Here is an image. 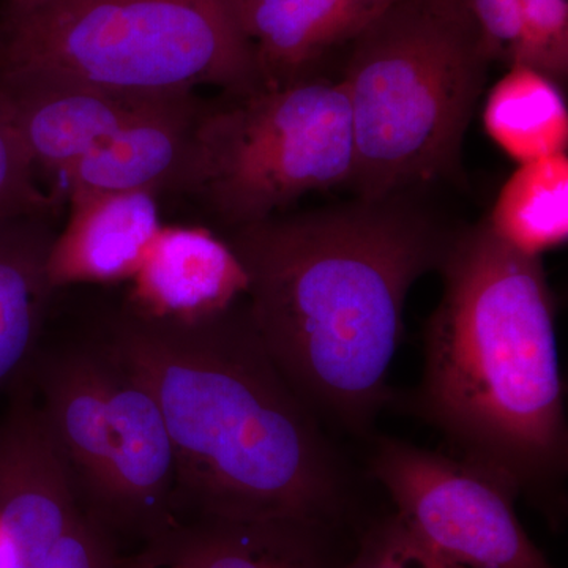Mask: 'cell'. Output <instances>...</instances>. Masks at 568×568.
Segmentation results:
<instances>
[{
	"label": "cell",
	"instance_id": "cell-4",
	"mask_svg": "<svg viewBox=\"0 0 568 568\" xmlns=\"http://www.w3.org/2000/svg\"><path fill=\"white\" fill-rule=\"evenodd\" d=\"M347 183L381 200L457 174L491 67L465 0H386L349 43Z\"/></svg>",
	"mask_w": 568,
	"mask_h": 568
},
{
	"label": "cell",
	"instance_id": "cell-20",
	"mask_svg": "<svg viewBox=\"0 0 568 568\" xmlns=\"http://www.w3.org/2000/svg\"><path fill=\"white\" fill-rule=\"evenodd\" d=\"M61 203L44 193L9 106L0 93V222L28 215H52Z\"/></svg>",
	"mask_w": 568,
	"mask_h": 568
},
{
	"label": "cell",
	"instance_id": "cell-8",
	"mask_svg": "<svg viewBox=\"0 0 568 568\" xmlns=\"http://www.w3.org/2000/svg\"><path fill=\"white\" fill-rule=\"evenodd\" d=\"M369 470L398 521L440 558L469 568H552L515 511L518 489L462 457L379 436Z\"/></svg>",
	"mask_w": 568,
	"mask_h": 568
},
{
	"label": "cell",
	"instance_id": "cell-6",
	"mask_svg": "<svg viewBox=\"0 0 568 568\" xmlns=\"http://www.w3.org/2000/svg\"><path fill=\"white\" fill-rule=\"evenodd\" d=\"M354 141L342 81L306 78L205 100L190 197L230 231L306 193L347 185Z\"/></svg>",
	"mask_w": 568,
	"mask_h": 568
},
{
	"label": "cell",
	"instance_id": "cell-15",
	"mask_svg": "<svg viewBox=\"0 0 568 568\" xmlns=\"http://www.w3.org/2000/svg\"><path fill=\"white\" fill-rule=\"evenodd\" d=\"M294 521L197 518L168 526L151 549L174 568H323L310 530Z\"/></svg>",
	"mask_w": 568,
	"mask_h": 568
},
{
	"label": "cell",
	"instance_id": "cell-24",
	"mask_svg": "<svg viewBox=\"0 0 568 568\" xmlns=\"http://www.w3.org/2000/svg\"><path fill=\"white\" fill-rule=\"evenodd\" d=\"M376 2H383V0H376Z\"/></svg>",
	"mask_w": 568,
	"mask_h": 568
},
{
	"label": "cell",
	"instance_id": "cell-7",
	"mask_svg": "<svg viewBox=\"0 0 568 568\" xmlns=\"http://www.w3.org/2000/svg\"><path fill=\"white\" fill-rule=\"evenodd\" d=\"M36 399L85 506L106 526L171 525L178 467L162 410L108 343L37 366Z\"/></svg>",
	"mask_w": 568,
	"mask_h": 568
},
{
	"label": "cell",
	"instance_id": "cell-13",
	"mask_svg": "<svg viewBox=\"0 0 568 568\" xmlns=\"http://www.w3.org/2000/svg\"><path fill=\"white\" fill-rule=\"evenodd\" d=\"M160 197L100 193L70 197L69 220L48 253L52 291L73 284L132 280L162 230Z\"/></svg>",
	"mask_w": 568,
	"mask_h": 568
},
{
	"label": "cell",
	"instance_id": "cell-3",
	"mask_svg": "<svg viewBox=\"0 0 568 568\" xmlns=\"http://www.w3.org/2000/svg\"><path fill=\"white\" fill-rule=\"evenodd\" d=\"M439 272L413 409L459 457L519 493L547 495L566 480L568 426L540 257L508 246L485 220L455 231Z\"/></svg>",
	"mask_w": 568,
	"mask_h": 568
},
{
	"label": "cell",
	"instance_id": "cell-14",
	"mask_svg": "<svg viewBox=\"0 0 568 568\" xmlns=\"http://www.w3.org/2000/svg\"><path fill=\"white\" fill-rule=\"evenodd\" d=\"M386 2L376 0H235L252 43L261 85L315 77L325 52L349 44Z\"/></svg>",
	"mask_w": 568,
	"mask_h": 568
},
{
	"label": "cell",
	"instance_id": "cell-9",
	"mask_svg": "<svg viewBox=\"0 0 568 568\" xmlns=\"http://www.w3.org/2000/svg\"><path fill=\"white\" fill-rule=\"evenodd\" d=\"M106 526L85 506L47 424L0 422L3 568H123Z\"/></svg>",
	"mask_w": 568,
	"mask_h": 568
},
{
	"label": "cell",
	"instance_id": "cell-12",
	"mask_svg": "<svg viewBox=\"0 0 568 568\" xmlns=\"http://www.w3.org/2000/svg\"><path fill=\"white\" fill-rule=\"evenodd\" d=\"M130 282L125 310L181 324L223 315L248 290V276L230 244L207 227L185 224H163Z\"/></svg>",
	"mask_w": 568,
	"mask_h": 568
},
{
	"label": "cell",
	"instance_id": "cell-2",
	"mask_svg": "<svg viewBox=\"0 0 568 568\" xmlns=\"http://www.w3.org/2000/svg\"><path fill=\"white\" fill-rule=\"evenodd\" d=\"M103 339L162 410L175 506L204 518L312 526L338 514L351 484L345 459L268 354L245 298L194 324L123 308Z\"/></svg>",
	"mask_w": 568,
	"mask_h": 568
},
{
	"label": "cell",
	"instance_id": "cell-5",
	"mask_svg": "<svg viewBox=\"0 0 568 568\" xmlns=\"http://www.w3.org/2000/svg\"><path fill=\"white\" fill-rule=\"evenodd\" d=\"M0 77L140 93L260 88L235 0H40L0 9Z\"/></svg>",
	"mask_w": 568,
	"mask_h": 568
},
{
	"label": "cell",
	"instance_id": "cell-11",
	"mask_svg": "<svg viewBox=\"0 0 568 568\" xmlns=\"http://www.w3.org/2000/svg\"><path fill=\"white\" fill-rule=\"evenodd\" d=\"M0 93L37 173L58 175L170 95L41 77H0Z\"/></svg>",
	"mask_w": 568,
	"mask_h": 568
},
{
	"label": "cell",
	"instance_id": "cell-18",
	"mask_svg": "<svg viewBox=\"0 0 568 568\" xmlns=\"http://www.w3.org/2000/svg\"><path fill=\"white\" fill-rule=\"evenodd\" d=\"M488 93V136L519 164L567 153L568 110L562 88L528 67H511Z\"/></svg>",
	"mask_w": 568,
	"mask_h": 568
},
{
	"label": "cell",
	"instance_id": "cell-22",
	"mask_svg": "<svg viewBox=\"0 0 568 568\" xmlns=\"http://www.w3.org/2000/svg\"><path fill=\"white\" fill-rule=\"evenodd\" d=\"M123 568H174L166 560L160 558L153 549L142 552L138 558L123 560Z\"/></svg>",
	"mask_w": 568,
	"mask_h": 568
},
{
	"label": "cell",
	"instance_id": "cell-1",
	"mask_svg": "<svg viewBox=\"0 0 568 568\" xmlns=\"http://www.w3.org/2000/svg\"><path fill=\"white\" fill-rule=\"evenodd\" d=\"M454 234L398 193L275 213L224 241L248 276L254 331L284 377L321 420L365 435L392 399L407 295L439 271Z\"/></svg>",
	"mask_w": 568,
	"mask_h": 568
},
{
	"label": "cell",
	"instance_id": "cell-16",
	"mask_svg": "<svg viewBox=\"0 0 568 568\" xmlns=\"http://www.w3.org/2000/svg\"><path fill=\"white\" fill-rule=\"evenodd\" d=\"M52 215L0 222V388L29 366L50 302Z\"/></svg>",
	"mask_w": 568,
	"mask_h": 568
},
{
	"label": "cell",
	"instance_id": "cell-19",
	"mask_svg": "<svg viewBox=\"0 0 568 568\" xmlns=\"http://www.w3.org/2000/svg\"><path fill=\"white\" fill-rule=\"evenodd\" d=\"M487 222L500 241L526 256L540 257L566 244L567 153L519 164L504 183Z\"/></svg>",
	"mask_w": 568,
	"mask_h": 568
},
{
	"label": "cell",
	"instance_id": "cell-17",
	"mask_svg": "<svg viewBox=\"0 0 568 568\" xmlns=\"http://www.w3.org/2000/svg\"><path fill=\"white\" fill-rule=\"evenodd\" d=\"M489 62L528 67L566 88L568 0H465Z\"/></svg>",
	"mask_w": 568,
	"mask_h": 568
},
{
	"label": "cell",
	"instance_id": "cell-10",
	"mask_svg": "<svg viewBox=\"0 0 568 568\" xmlns=\"http://www.w3.org/2000/svg\"><path fill=\"white\" fill-rule=\"evenodd\" d=\"M204 106L196 92L163 97L59 175V196L65 201L100 193L189 196Z\"/></svg>",
	"mask_w": 568,
	"mask_h": 568
},
{
	"label": "cell",
	"instance_id": "cell-23",
	"mask_svg": "<svg viewBox=\"0 0 568 568\" xmlns=\"http://www.w3.org/2000/svg\"><path fill=\"white\" fill-rule=\"evenodd\" d=\"M40 2V0H3V6L7 7H28L32 3Z\"/></svg>",
	"mask_w": 568,
	"mask_h": 568
},
{
	"label": "cell",
	"instance_id": "cell-21",
	"mask_svg": "<svg viewBox=\"0 0 568 568\" xmlns=\"http://www.w3.org/2000/svg\"><path fill=\"white\" fill-rule=\"evenodd\" d=\"M353 568H469L440 558L395 518L366 541Z\"/></svg>",
	"mask_w": 568,
	"mask_h": 568
}]
</instances>
